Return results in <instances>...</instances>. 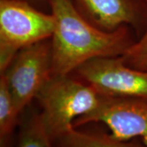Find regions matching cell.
I'll return each mask as SVG.
<instances>
[{
	"label": "cell",
	"instance_id": "obj_6",
	"mask_svg": "<svg viewBox=\"0 0 147 147\" xmlns=\"http://www.w3.org/2000/svg\"><path fill=\"white\" fill-rule=\"evenodd\" d=\"M102 123L110 128V136L127 142L139 138L147 146V99L115 97L101 95L98 106L75 119L74 127L89 123Z\"/></svg>",
	"mask_w": 147,
	"mask_h": 147
},
{
	"label": "cell",
	"instance_id": "obj_5",
	"mask_svg": "<svg viewBox=\"0 0 147 147\" xmlns=\"http://www.w3.org/2000/svg\"><path fill=\"white\" fill-rule=\"evenodd\" d=\"M76 71L100 95L147 99V71L127 65L122 57L92 58Z\"/></svg>",
	"mask_w": 147,
	"mask_h": 147
},
{
	"label": "cell",
	"instance_id": "obj_9",
	"mask_svg": "<svg viewBox=\"0 0 147 147\" xmlns=\"http://www.w3.org/2000/svg\"><path fill=\"white\" fill-rule=\"evenodd\" d=\"M40 115L29 113L22 119L16 147H53Z\"/></svg>",
	"mask_w": 147,
	"mask_h": 147
},
{
	"label": "cell",
	"instance_id": "obj_11",
	"mask_svg": "<svg viewBox=\"0 0 147 147\" xmlns=\"http://www.w3.org/2000/svg\"><path fill=\"white\" fill-rule=\"evenodd\" d=\"M121 57L127 65L147 71V27L142 38L130 44Z\"/></svg>",
	"mask_w": 147,
	"mask_h": 147
},
{
	"label": "cell",
	"instance_id": "obj_13",
	"mask_svg": "<svg viewBox=\"0 0 147 147\" xmlns=\"http://www.w3.org/2000/svg\"><path fill=\"white\" fill-rule=\"evenodd\" d=\"M145 1H146V3H147V0H145Z\"/></svg>",
	"mask_w": 147,
	"mask_h": 147
},
{
	"label": "cell",
	"instance_id": "obj_4",
	"mask_svg": "<svg viewBox=\"0 0 147 147\" xmlns=\"http://www.w3.org/2000/svg\"><path fill=\"white\" fill-rule=\"evenodd\" d=\"M20 115L52 76L51 43L46 40L24 47L3 73Z\"/></svg>",
	"mask_w": 147,
	"mask_h": 147
},
{
	"label": "cell",
	"instance_id": "obj_3",
	"mask_svg": "<svg viewBox=\"0 0 147 147\" xmlns=\"http://www.w3.org/2000/svg\"><path fill=\"white\" fill-rule=\"evenodd\" d=\"M55 17L22 0H0V70L24 47L53 37Z\"/></svg>",
	"mask_w": 147,
	"mask_h": 147
},
{
	"label": "cell",
	"instance_id": "obj_1",
	"mask_svg": "<svg viewBox=\"0 0 147 147\" xmlns=\"http://www.w3.org/2000/svg\"><path fill=\"white\" fill-rule=\"evenodd\" d=\"M55 17L51 42L52 75H69L84 62L122 55L128 42L122 27L106 31L88 21L71 0H47Z\"/></svg>",
	"mask_w": 147,
	"mask_h": 147
},
{
	"label": "cell",
	"instance_id": "obj_7",
	"mask_svg": "<svg viewBox=\"0 0 147 147\" xmlns=\"http://www.w3.org/2000/svg\"><path fill=\"white\" fill-rule=\"evenodd\" d=\"M96 26L114 31L137 22V10L131 0H76Z\"/></svg>",
	"mask_w": 147,
	"mask_h": 147
},
{
	"label": "cell",
	"instance_id": "obj_12",
	"mask_svg": "<svg viewBox=\"0 0 147 147\" xmlns=\"http://www.w3.org/2000/svg\"><path fill=\"white\" fill-rule=\"evenodd\" d=\"M22 1H25V2H27L29 3H30L31 5L34 6L36 4H41V3H44L45 2H48L47 0H22Z\"/></svg>",
	"mask_w": 147,
	"mask_h": 147
},
{
	"label": "cell",
	"instance_id": "obj_8",
	"mask_svg": "<svg viewBox=\"0 0 147 147\" xmlns=\"http://www.w3.org/2000/svg\"><path fill=\"white\" fill-rule=\"evenodd\" d=\"M57 141L61 147H147L135 142L119 141L110 135L78 131L75 127Z\"/></svg>",
	"mask_w": 147,
	"mask_h": 147
},
{
	"label": "cell",
	"instance_id": "obj_10",
	"mask_svg": "<svg viewBox=\"0 0 147 147\" xmlns=\"http://www.w3.org/2000/svg\"><path fill=\"white\" fill-rule=\"evenodd\" d=\"M19 115L3 74L0 78V147H9L10 137Z\"/></svg>",
	"mask_w": 147,
	"mask_h": 147
},
{
	"label": "cell",
	"instance_id": "obj_2",
	"mask_svg": "<svg viewBox=\"0 0 147 147\" xmlns=\"http://www.w3.org/2000/svg\"><path fill=\"white\" fill-rule=\"evenodd\" d=\"M36 97L42 124L53 142L74 128L75 119L94 110L101 100L92 86L69 75H52Z\"/></svg>",
	"mask_w": 147,
	"mask_h": 147
}]
</instances>
